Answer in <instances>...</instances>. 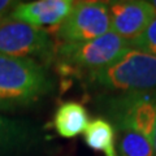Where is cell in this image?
Wrapping results in <instances>:
<instances>
[{
    "label": "cell",
    "mask_w": 156,
    "mask_h": 156,
    "mask_svg": "<svg viewBox=\"0 0 156 156\" xmlns=\"http://www.w3.org/2000/svg\"><path fill=\"white\" fill-rule=\"evenodd\" d=\"M76 2L72 0H38L18 3L9 17L29 23L34 27H57L69 16Z\"/></svg>",
    "instance_id": "obj_8"
},
{
    "label": "cell",
    "mask_w": 156,
    "mask_h": 156,
    "mask_svg": "<svg viewBox=\"0 0 156 156\" xmlns=\"http://www.w3.org/2000/svg\"><path fill=\"white\" fill-rule=\"evenodd\" d=\"M18 2H11V0H0V21L7 18L13 11Z\"/></svg>",
    "instance_id": "obj_14"
},
{
    "label": "cell",
    "mask_w": 156,
    "mask_h": 156,
    "mask_svg": "<svg viewBox=\"0 0 156 156\" xmlns=\"http://www.w3.org/2000/svg\"><path fill=\"white\" fill-rule=\"evenodd\" d=\"M154 147V156H156V121H155V126H154V133H152V139H151Z\"/></svg>",
    "instance_id": "obj_15"
},
{
    "label": "cell",
    "mask_w": 156,
    "mask_h": 156,
    "mask_svg": "<svg viewBox=\"0 0 156 156\" xmlns=\"http://www.w3.org/2000/svg\"><path fill=\"white\" fill-rule=\"evenodd\" d=\"M55 43L43 29L17 21L11 17L0 21V55L29 58L38 62H52Z\"/></svg>",
    "instance_id": "obj_5"
},
{
    "label": "cell",
    "mask_w": 156,
    "mask_h": 156,
    "mask_svg": "<svg viewBox=\"0 0 156 156\" xmlns=\"http://www.w3.org/2000/svg\"><path fill=\"white\" fill-rule=\"evenodd\" d=\"M115 130L119 156H154V147L148 138L128 129Z\"/></svg>",
    "instance_id": "obj_12"
},
{
    "label": "cell",
    "mask_w": 156,
    "mask_h": 156,
    "mask_svg": "<svg viewBox=\"0 0 156 156\" xmlns=\"http://www.w3.org/2000/svg\"><path fill=\"white\" fill-rule=\"evenodd\" d=\"M111 31L108 3L78 2L55 35L60 43H80L96 39Z\"/></svg>",
    "instance_id": "obj_6"
},
{
    "label": "cell",
    "mask_w": 156,
    "mask_h": 156,
    "mask_svg": "<svg viewBox=\"0 0 156 156\" xmlns=\"http://www.w3.org/2000/svg\"><path fill=\"white\" fill-rule=\"evenodd\" d=\"M108 9L111 31L129 43L138 39L156 16L155 9L151 7L150 2L143 0L109 2Z\"/></svg>",
    "instance_id": "obj_7"
},
{
    "label": "cell",
    "mask_w": 156,
    "mask_h": 156,
    "mask_svg": "<svg viewBox=\"0 0 156 156\" xmlns=\"http://www.w3.org/2000/svg\"><path fill=\"white\" fill-rule=\"evenodd\" d=\"M85 142L90 148L105 156H119L116 148V130L108 120L98 117L90 121L85 130Z\"/></svg>",
    "instance_id": "obj_11"
},
{
    "label": "cell",
    "mask_w": 156,
    "mask_h": 156,
    "mask_svg": "<svg viewBox=\"0 0 156 156\" xmlns=\"http://www.w3.org/2000/svg\"><path fill=\"white\" fill-rule=\"evenodd\" d=\"M89 122V112L83 104L77 101H65L60 104L53 116V128L56 133L66 139L85 133Z\"/></svg>",
    "instance_id": "obj_10"
},
{
    "label": "cell",
    "mask_w": 156,
    "mask_h": 156,
    "mask_svg": "<svg viewBox=\"0 0 156 156\" xmlns=\"http://www.w3.org/2000/svg\"><path fill=\"white\" fill-rule=\"evenodd\" d=\"M94 89L107 92L156 91V56L130 48L113 64L83 77Z\"/></svg>",
    "instance_id": "obj_2"
},
{
    "label": "cell",
    "mask_w": 156,
    "mask_h": 156,
    "mask_svg": "<svg viewBox=\"0 0 156 156\" xmlns=\"http://www.w3.org/2000/svg\"><path fill=\"white\" fill-rule=\"evenodd\" d=\"M150 4H151V7H152L155 9V12H156V0H154V2H150Z\"/></svg>",
    "instance_id": "obj_16"
},
{
    "label": "cell",
    "mask_w": 156,
    "mask_h": 156,
    "mask_svg": "<svg viewBox=\"0 0 156 156\" xmlns=\"http://www.w3.org/2000/svg\"><path fill=\"white\" fill-rule=\"evenodd\" d=\"M130 48L129 42L109 31L87 42L60 43L55 48L53 61L61 72L83 78L113 64Z\"/></svg>",
    "instance_id": "obj_3"
},
{
    "label": "cell",
    "mask_w": 156,
    "mask_h": 156,
    "mask_svg": "<svg viewBox=\"0 0 156 156\" xmlns=\"http://www.w3.org/2000/svg\"><path fill=\"white\" fill-rule=\"evenodd\" d=\"M53 80L38 61L0 55V111H13L37 103L51 91Z\"/></svg>",
    "instance_id": "obj_1"
},
{
    "label": "cell",
    "mask_w": 156,
    "mask_h": 156,
    "mask_svg": "<svg viewBox=\"0 0 156 156\" xmlns=\"http://www.w3.org/2000/svg\"><path fill=\"white\" fill-rule=\"evenodd\" d=\"M41 140V134L33 125L0 115V156L29 152Z\"/></svg>",
    "instance_id": "obj_9"
},
{
    "label": "cell",
    "mask_w": 156,
    "mask_h": 156,
    "mask_svg": "<svg viewBox=\"0 0 156 156\" xmlns=\"http://www.w3.org/2000/svg\"><path fill=\"white\" fill-rule=\"evenodd\" d=\"M130 47L156 56V16L148 23L146 30L140 34V37L130 43Z\"/></svg>",
    "instance_id": "obj_13"
},
{
    "label": "cell",
    "mask_w": 156,
    "mask_h": 156,
    "mask_svg": "<svg viewBox=\"0 0 156 156\" xmlns=\"http://www.w3.org/2000/svg\"><path fill=\"white\" fill-rule=\"evenodd\" d=\"M100 109L116 129H128L152 139L156 91L117 92L100 98Z\"/></svg>",
    "instance_id": "obj_4"
}]
</instances>
